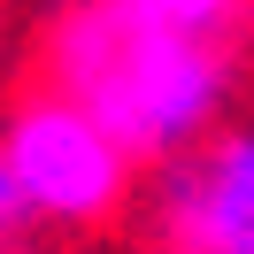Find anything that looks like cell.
Wrapping results in <instances>:
<instances>
[{"label":"cell","instance_id":"cell-5","mask_svg":"<svg viewBox=\"0 0 254 254\" xmlns=\"http://www.w3.org/2000/svg\"><path fill=\"white\" fill-rule=\"evenodd\" d=\"M23 223H39V216H31V200H23V185H16V162H8V139H0V247L16 239Z\"/></svg>","mask_w":254,"mask_h":254},{"label":"cell","instance_id":"cell-3","mask_svg":"<svg viewBox=\"0 0 254 254\" xmlns=\"http://www.w3.org/2000/svg\"><path fill=\"white\" fill-rule=\"evenodd\" d=\"M154 216L185 254H254V124H223L185 154H162Z\"/></svg>","mask_w":254,"mask_h":254},{"label":"cell","instance_id":"cell-1","mask_svg":"<svg viewBox=\"0 0 254 254\" xmlns=\"http://www.w3.org/2000/svg\"><path fill=\"white\" fill-rule=\"evenodd\" d=\"M69 93L131 146V162L139 154L162 162L223 131L231 62L200 31H170L131 8H100V16H77V31H69Z\"/></svg>","mask_w":254,"mask_h":254},{"label":"cell","instance_id":"cell-2","mask_svg":"<svg viewBox=\"0 0 254 254\" xmlns=\"http://www.w3.org/2000/svg\"><path fill=\"white\" fill-rule=\"evenodd\" d=\"M8 162H16V185L31 200L39 223H93L124 200V177H131V146L85 108L77 93L62 100H23L8 124Z\"/></svg>","mask_w":254,"mask_h":254},{"label":"cell","instance_id":"cell-4","mask_svg":"<svg viewBox=\"0 0 254 254\" xmlns=\"http://www.w3.org/2000/svg\"><path fill=\"white\" fill-rule=\"evenodd\" d=\"M116 8H131L146 23H170V31H200V39H216L223 16H231V0H116Z\"/></svg>","mask_w":254,"mask_h":254}]
</instances>
